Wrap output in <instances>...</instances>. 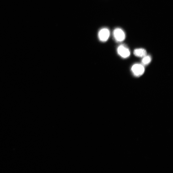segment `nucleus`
Segmentation results:
<instances>
[{
    "instance_id": "nucleus-1",
    "label": "nucleus",
    "mask_w": 173,
    "mask_h": 173,
    "mask_svg": "<svg viewBox=\"0 0 173 173\" xmlns=\"http://www.w3.org/2000/svg\"><path fill=\"white\" fill-rule=\"evenodd\" d=\"M131 71L135 77H138L141 76L144 73L145 68L142 64L136 63L133 65L131 68Z\"/></svg>"
},
{
    "instance_id": "nucleus-2",
    "label": "nucleus",
    "mask_w": 173,
    "mask_h": 173,
    "mask_svg": "<svg viewBox=\"0 0 173 173\" xmlns=\"http://www.w3.org/2000/svg\"><path fill=\"white\" fill-rule=\"evenodd\" d=\"M118 55L122 58H127L130 55V52L129 49L125 45H121L119 46L117 49Z\"/></svg>"
},
{
    "instance_id": "nucleus-3",
    "label": "nucleus",
    "mask_w": 173,
    "mask_h": 173,
    "mask_svg": "<svg viewBox=\"0 0 173 173\" xmlns=\"http://www.w3.org/2000/svg\"><path fill=\"white\" fill-rule=\"evenodd\" d=\"M113 35L115 40L117 42L123 41L125 38V35L124 31L121 29H115L113 32Z\"/></svg>"
},
{
    "instance_id": "nucleus-4",
    "label": "nucleus",
    "mask_w": 173,
    "mask_h": 173,
    "mask_svg": "<svg viewBox=\"0 0 173 173\" xmlns=\"http://www.w3.org/2000/svg\"><path fill=\"white\" fill-rule=\"evenodd\" d=\"M110 34V31L109 29L106 28H103L99 31V39L102 42H105L109 39Z\"/></svg>"
},
{
    "instance_id": "nucleus-5",
    "label": "nucleus",
    "mask_w": 173,
    "mask_h": 173,
    "mask_svg": "<svg viewBox=\"0 0 173 173\" xmlns=\"http://www.w3.org/2000/svg\"><path fill=\"white\" fill-rule=\"evenodd\" d=\"M133 53L135 56L139 58H143L147 55V51L145 49L143 48L135 49Z\"/></svg>"
},
{
    "instance_id": "nucleus-6",
    "label": "nucleus",
    "mask_w": 173,
    "mask_h": 173,
    "mask_svg": "<svg viewBox=\"0 0 173 173\" xmlns=\"http://www.w3.org/2000/svg\"><path fill=\"white\" fill-rule=\"evenodd\" d=\"M142 61V64L143 66H147L148 64L152 60V58L150 56L146 55L143 58Z\"/></svg>"
}]
</instances>
